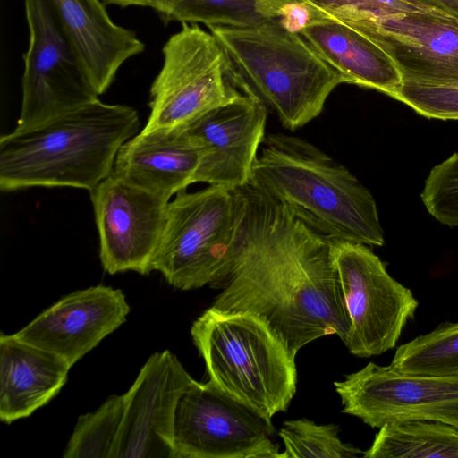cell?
Instances as JSON below:
<instances>
[{
    "label": "cell",
    "mask_w": 458,
    "mask_h": 458,
    "mask_svg": "<svg viewBox=\"0 0 458 458\" xmlns=\"http://www.w3.org/2000/svg\"><path fill=\"white\" fill-rule=\"evenodd\" d=\"M338 433L334 424L317 425L307 419L287 420L279 431L284 445L280 458H353L363 454L344 443Z\"/></svg>",
    "instance_id": "obj_25"
},
{
    "label": "cell",
    "mask_w": 458,
    "mask_h": 458,
    "mask_svg": "<svg viewBox=\"0 0 458 458\" xmlns=\"http://www.w3.org/2000/svg\"><path fill=\"white\" fill-rule=\"evenodd\" d=\"M420 197L434 218L450 227L458 226V153L431 169Z\"/></svg>",
    "instance_id": "obj_26"
},
{
    "label": "cell",
    "mask_w": 458,
    "mask_h": 458,
    "mask_svg": "<svg viewBox=\"0 0 458 458\" xmlns=\"http://www.w3.org/2000/svg\"><path fill=\"white\" fill-rule=\"evenodd\" d=\"M200 153L182 127L142 131L118 150L113 172L170 199L195 183Z\"/></svg>",
    "instance_id": "obj_18"
},
{
    "label": "cell",
    "mask_w": 458,
    "mask_h": 458,
    "mask_svg": "<svg viewBox=\"0 0 458 458\" xmlns=\"http://www.w3.org/2000/svg\"><path fill=\"white\" fill-rule=\"evenodd\" d=\"M242 190L232 259L212 306L258 316L294 357L322 336L344 344L351 322L331 242L250 183Z\"/></svg>",
    "instance_id": "obj_1"
},
{
    "label": "cell",
    "mask_w": 458,
    "mask_h": 458,
    "mask_svg": "<svg viewBox=\"0 0 458 458\" xmlns=\"http://www.w3.org/2000/svg\"><path fill=\"white\" fill-rule=\"evenodd\" d=\"M29 47L23 55L17 130L28 129L98 98L49 0H24Z\"/></svg>",
    "instance_id": "obj_10"
},
{
    "label": "cell",
    "mask_w": 458,
    "mask_h": 458,
    "mask_svg": "<svg viewBox=\"0 0 458 458\" xmlns=\"http://www.w3.org/2000/svg\"><path fill=\"white\" fill-rule=\"evenodd\" d=\"M328 16L324 10L307 2L292 0L282 7L276 20L286 30L300 34L304 29Z\"/></svg>",
    "instance_id": "obj_28"
},
{
    "label": "cell",
    "mask_w": 458,
    "mask_h": 458,
    "mask_svg": "<svg viewBox=\"0 0 458 458\" xmlns=\"http://www.w3.org/2000/svg\"><path fill=\"white\" fill-rule=\"evenodd\" d=\"M58 21L92 87L99 96L120 67L144 51L136 33L117 25L102 0H49Z\"/></svg>",
    "instance_id": "obj_17"
},
{
    "label": "cell",
    "mask_w": 458,
    "mask_h": 458,
    "mask_svg": "<svg viewBox=\"0 0 458 458\" xmlns=\"http://www.w3.org/2000/svg\"><path fill=\"white\" fill-rule=\"evenodd\" d=\"M339 19L357 26L388 55L402 82L458 81V18L414 12Z\"/></svg>",
    "instance_id": "obj_14"
},
{
    "label": "cell",
    "mask_w": 458,
    "mask_h": 458,
    "mask_svg": "<svg viewBox=\"0 0 458 458\" xmlns=\"http://www.w3.org/2000/svg\"><path fill=\"white\" fill-rule=\"evenodd\" d=\"M389 366L403 373L458 380V322H445L399 346Z\"/></svg>",
    "instance_id": "obj_23"
},
{
    "label": "cell",
    "mask_w": 458,
    "mask_h": 458,
    "mask_svg": "<svg viewBox=\"0 0 458 458\" xmlns=\"http://www.w3.org/2000/svg\"><path fill=\"white\" fill-rule=\"evenodd\" d=\"M129 312L121 290L91 286L61 298L14 335L60 356L72 367L117 329Z\"/></svg>",
    "instance_id": "obj_16"
},
{
    "label": "cell",
    "mask_w": 458,
    "mask_h": 458,
    "mask_svg": "<svg viewBox=\"0 0 458 458\" xmlns=\"http://www.w3.org/2000/svg\"><path fill=\"white\" fill-rule=\"evenodd\" d=\"M271 418L208 380L179 400L174 458H280Z\"/></svg>",
    "instance_id": "obj_9"
},
{
    "label": "cell",
    "mask_w": 458,
    "mask_h": 458,
    "mask_svg": "<svg viewBox=\"0 0 458 458\" xmlns=\"http://www.w3.org/2000/svg\"><path fill=\"white\" fill-rule=\"evenodd\" d=\"M364 458H458V428L432 420L387 423Z\"/></svg>",
    "instance_id": "obj_21"
},
{
    "label": "cell",
    "mask_w": 458,
    "mask_h": 458,
    "mask_svg": "<svg viewBox=\"0 0 458 458\" xmlns=\"http://www.w3.org/2000/svg\"><path fill=\"white\" fill-rule=\"evenodd\" d=\"M250 183L329 241L385 243L371 192L346 166L305 139L266 135Z\"/></svg>",
    "instance_id": "obj_3"
},
{
    "label": "cell",
    "mask_w": 458,
    "mask_h": 458,
    "mask_svg": "<svg viewBox=\"0 0 458 458\" xmlns=\"http://www.w3.org/2000/svg\"><path fill=\"white\" fill-rule=\"evenodd\" d=\"M191 334L210 381L270 418L286 411L296 392L295 357L263 319L211 306Z\"/></svg>",
    "instance_id": "obj_5"
},
{
    "label": "cell",
    "mask_w": 458,
    "mask_h": 458,
    "mask_svg": "<svg viewBox=\"0 0 458 458\" xmlns=\"http://www.w3.org/2000/svg\"><path fill=\"white\" fill-rule=\"evenodd\" d=\"M330 242L351 322L344 344L352 354L361 358L393 349L419 305L412 292L388 274L369 246Z\"/></svg>",
    "instance_id": "obj_8"
},
{
    "label": "cell",
    "mask_w": 458,
    "mask_h": 458,
    "mask_svg": "<svg viewBox=\"0 0 458 458\" xmlns=\"http://www.w3.org/2000/svg\"><path fill=\"white\" fill-rule=\"evenodd\" d=\"M343 412L372 428L408 420H432L458 428V380L411 375L368 363L334 383Z\"/></svg>",
    "instance_id": "obj_11"
},
{
    "label": "cell",
    "mask_w": 458,
    "mask_h": 458,
    "mask_svg": "<svg viewBox=\"0 0 458 458\" xmlns=\"http://www.w3.org/2000/svg\"><path fill=\"white\" fill-rule=\"evenodd\" d=\"M391 98L424 117L458 120V81L443 84L403 81Z\"/></svg>",
    "instance_id": "obj_27"
},
{
    "label": "cell",
    "mask_w": 458,
    "mask_h": 458,
    "mask_svg": "<svg viewBox=\"0 0 458 458\" xmlns=\"http://www.w3.org/2000/svg\"><path fill=\"white\" fill-rule=\"evenodd\" d=\"M447 13L458 18V0H427Z\"/></svg>",
    "instance_id": "obj_29"
},
{
    "label": "cell",
    "mask_w": 458,
    "mask_h": 458,
    "mask_svg": "<svg viewBox=\"0 0 458 458\" xmlns=\"http://www.w3.org/2000/svg\"><path fill=\"white\" fill-rule=\"evenodd\" d=\"M129 106L98 98L0 138V189L73 187L91 191L109 176L121 146L137 134Z\"/></svg>",
    "instance_id": "obj_2"
},
{
    "label": "cell",
    "mask_w": 458,
    "mask_h": 458,
    "mask_svg": "<svg viewBox=\"0 0 458 458\" xmlns=\"http://www.w3.org/2000/svg\"><path fill=\"white\" fill-rule=\"evenodd\" d=\"M71 368L60 356L14 334H1V420L10 424L46 405L65 385Z\"/></svg>",
    "instance_id": "obj_19"
},
{
    "label": "cell",
    "mask_w": 458,
    "mask_h": 458,
    "mask_svg": "<svg viewBox=\"0 0 458 458\" xmlns=\"http://www.w3.org/2000/svg\"><path fill=\"white\" fill-rule=\"evenodd\" d=\"M194 381L170 351L154 352L123 394V414L111 458H174L177 405Z\"/></svg>",
    "instance_id": "obj_13"
},
{
    "label": "cell",
    "mask_w": 458,
    "mask_h": 458,
    "mask_svg": "<svg viewBox=\"0 0 458 458\" xmlns=\"http://www.w3.org/2000/svg\"><path fill=\"white\" fill-rule=\"evenodd\" d=\"M163 65L150 87L143 130L179 128L239 98L216 38L199 24L182 23L162 49Z\"/></svg>",
    "instance_id": "obj_7"
},
{
    "label": "cell",
    "mask_w": 458,
    "mask_h": 458,
    "mask_svg": "<svg viewBox=\"0 0 458 458\" xmlns=\"http://www.w3.org/2000/svg\"><path fill=\"white\" fill-rule=\"evenodd\" d=\"M300 34L348 84L375 89L391 98L402 83L400 72L388 55L347 21L329 14Z\"/></svg>",
    "instance_id": "obj_20"
},
{
    "label": "cell",
    "mask_w": 458,
    "mask_h": 458,
    "mask_svg": "<svg viewBox=\"0 0 458 458\" xmlns=\"http://www.w3.org/2000/svg\"><path fill=\"white\" fill-rule=\"evenodd\" d=\"M292 0H153L164 21L246 27L277 18Z\"/></svg>",
    "instance_id": "obj_22"
},
{
    "label": "cell",
    "mask_w": 458,
    "mask_h": 458,
    "mask_svg": "<svg viewBox=\"0 0 458 458\" xmlns=\"http://www.w3.org/2000/svg\"><path fill=\"white\" fill-rule=\"evenodd\" d=\"M104 4H116L122 7L131 5L151 7L153 0H102Z\"/></svg>",
    "instance_id": "obj_30"
},
{
    "label": "cell",
    "mask_w": 458,
    "mask_h": 458,
    "mask_svg": "<svg viewBox=\"0 0 458 458\" xmlns=\"http://www.w3.org/2000/svg\"><path fill=\"white\" fill-rule=\"evenodd\" d=\"M208 29L223 48L234 83L260 99L289 131L318 117L332 91L346 83L302 35L276 19Z\"/></svg>",
    "instance_id": "obj_4"
},
{
    "label": "cell",
    "mask_w": 458,
    "mask_h": 458,
    "mask_svg": "<svg viewBox=\"0 0 458 458\" xmlns=\"http://www.w3.org/2000/svg\"><path fill=\"white\" fill-rule=\"evenodd\" d=\"M99 239V258L111 275H148L165 226L169 199L114 172L89 191Z\"/></svg>",
    "instance_id": "obj_12"
},
{
    "label": "cell",
    "mask_w": 458,
    "mask_h": 458,
    "mask_svg": "<svg viewBox=\"0 0 458 458\" xmlns=\"http://www.w3.org/2000/svg\"><path fill=\"white\" fill-rule=\"evenodd\" d=\"M267 107L252 94L195 118L182 128L200 153L195 182L242 188L266 137Z\"/></svg>",
    "instance_id": "obj_15"
},
{
    "label": "cell",
    "mask_w": 458,
    "mask_h": 458,
    "mask_svg": "<svg viewBox=\"0 0 458 458\" xmlns=\"http://www.w3.org/2000/svg\"><path fill=\"white\" fill-rule=\"evenodd\" d=\"M243 205L242 188L208 185L175 194L152 270L180 290L213 287L231 261Z\"/></svg>",
    "instance_id": "obj_6"
},
{
    "label": "cell",
    "mask_w": 458,
    "mask_h": 458,
    "mask_svg": "<svg viewBox=\"0 0 458 458\" xmlns=\"http://www.w3.org/2000/svg\"><path fill=\"white\" fill-rule=\"evenodd\" d=\"M123 405V394H112L94 411L81 415L63 457L111 458Z\"/></svg>",
    "instance_id": "obj_24"
}]
</instances>
